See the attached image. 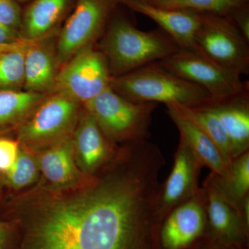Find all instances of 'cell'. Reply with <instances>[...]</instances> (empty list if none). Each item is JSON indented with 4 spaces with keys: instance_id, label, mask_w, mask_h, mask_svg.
Returning a JSON list of instances; mask_svg holds the SVG:
<instances>
[{
    "instance_id": "cell-10",
    "label": "cell",
    "mask_w": 249,
    "mask_h": 249,
    "mask_svg": "<svg viewBox=\"0 0 249 249\" xmlns=\"http://www.w3.org/2000/svg\"><path fill=\"white\" fill-rule=\"evenodd\" d=\"M202 168L188 145L179 139L173 168L164 182L160 183L157 196L155 213L160 225L172 210L200 191L198 181Z\"/></svg>"
},
{
    "instance_id": "cell-2",
    "label": "cell",
    "mask_w": 249,
    "mask_h": 249,
    "mask_svg": "<svg viewBox=\"0 0 249 249\" xmlns=\"http://www.w3.org/2000/svg\"><path fill=\"white\" fill-rule=\"evenodd\" d=\"M101 48L112 78L123 76L156 61H161L180 49L163 31H144L124 17H111Z\"/></svg>"
},
{
    "instance_id": "cell-26",
    "label": "cell",
    "mask_w": 249,
    "mask_h": 249,
    "mask_svg": "<svg viewBox=\"0 0 249 249\" xmlns=\"http://www.w3.org/2000/svg\"><path fill=\"white\" fill-rule=\"evenodd\" d=\"M22 11L16 0H0V23L20 32Z\"/></svg>"
},
{
    "instance_id": "cell-30",
    "label": "cell",
    "mask_w": 249,
    "mask_h": 249,
    "mask_svg": "<svg viewBox=\"0 0 249 249\" xmlns=\"http://www.w3.org/2000/svg\"><path fill=\"white\" fill-rule=\"evenodd\" d=\"M30 42V40L23 39L22 40L11 43H0V53L25 48Z\"/></svg>"
},
{
    "instance_id": "cell-15",
    "label": "cell",
    "mask_w": 249,
    "mask_h": 249,
    "mask_svg": "<svg viewBox=\"0 0 249 249\" xmlns=\"http://www.w3.org/2000/svg\"><path fill=\"white\" fill-rule=\"evenodd\" d=\"M58 65L55 46L47 37L31 41L24 53V89L43 94L53 92Z\"/></svg>"
},
{
    "instance_id": "cell-25",
    "label": "cell",
    "mask_w": 249,
    "mask_h": 249,
    "mask_svg": "<svg viewBox=\"0 0 249 249\" xmlns=\"http://www.w3.org/2000/svg\"><path fill=\"white\" fill-rule=\"evenodd\" d=\"M249 0H177L171 9L229 17L235 10L249 4Z\"/></svg>"
},
{
    "instance_id": "cell-3",
    "label": "cell",
    "mask_w": 249,
    "mask_h": 249,
    "mask_svg": "<svg viewBox=\"0 0 249 249\" xmlns=\"http://www.w3.org/2000/svg\"><path fill=\"white\" fill-rule=\"evenodd\" d=\"M110 87L119 94L136 102L197 107L212 101L209 93L201 87L174 74L158 62L111 78Z\"/></svg>"
},
{
    "instance_id": "cell-24",
    "label": "cell",
    "mask_w": 249,
    "mask_h": 249,
    "mask_svg": "<svg viewBox=\"0 0 249 249\" xmlns=\"http://www.w3.org/2000/svg\"><path fill=\"white\" fill-rule=\"evenodd\" d=\"M37 160L29 150L20 148L14 164L5 173L6 182L14 189L25 188L36 181L38 176Z\"/></svg>"
},
{
    "instance_id": "cell-18",
    "label": "cell",
    "mask_w": 249,
    "mask_h": 249,
    "mask_svg": "<svg viewBox=\"0 0 249 249\" xmlns=\"http://www.w3.org/2000/svg\"><path fill=\"white\" fill-rule=\"evenodd\" d=\"M75 2L76 0H32L22 11L23 38L35 41L52 35L73 9Z\"/></svg>"
},
{
    "instance_id": "cell-8",
    "label": "cell",
    "mask_w": 249,
    "mask_h": 249,
    "mask_svg": "<svg viewBox=\"0 0 249 249\" xmlns=\"http://www.w3.org/2000/svg\"><path fill=\"white\" fill-rule=\"evenodd\" d=\"M196 43L201 53L238 74H248L249 42L229 18L201 14Z\"/></svg>"
},
{
    "instance_id": "cell-33",
    "label": "cell",
    "mask_w": 249,
    "mask_h": 249,
    "mask_svg": "<svg viewBox=\"0 0 249 249\" xmlns=\"http://www.w3.org/2000/svg\"><path fill=\"white\" fill-rule=\"evenodd\" d=\"M229 248H231V247H225V246L217 245V247H214L213 249H229Z\"/></svg>"
},
{
    "instance_id": "cell-35",
    "label": "cell",
    "mask_w": 249,
    "mask_h": 249,
    "mask_svg": "<svg viewBox=\"0 0 249 249\" xmlns=\"http://www.w3.org/2000/svg\"><path fill=\"white\" fill-rule=\"evenodd\" d=\"M18 2H26V1H32V0H16Z\"/></svg>"
},
{
    "instance_id": "cell-14",
    "label": "cell",
    "mask_w": 249,
    "mask_h": 249,
    "mask_svg": "<svg viewBox=\"0 0 249 249\" xmlns=\"http://www.w3.org/2000/svg\"><path fill=\"white\" fill-rule=\"evenodd\" d=\"M119 3L155 21L180 49L200 53L196 43V34L201 26L199 13L165 9L140 0H119Z\"/></svg>"
},
{
    "instance_id": "cell-12",
    "label": "cell",
    "mask_w": 249,
    "mask_h": 249,
    "mask_svg": "<svg viewBox=\"0 0 249 249\" xmlns=\"http://www.w3.org/2000/svg\"><path fill=\"white\" fill-rule=\"evenodd\" d=\"M207 224L217 245L240 248L247 239L249 224L240 211L228 203L210 185L203 184Z\"/></svg>"
},
{
    "instance_id": "cell-22",
    "label": "cell",
    "mask_w": 249,
    "mask_h": 249,
    "mask_svg": "<svg viewBox=\"0 0 249 249\" xmlns=\"http://www.w3.org/2000/svg\"><path fill=\"white\" fill-rule=\"evenodd\" d=\"M174 105L183 115L202 129L217 147L226 163L230 165L232 160L230 143L222 123L217 116L205 106L191 107Z\"/></svg>"
},
{
    "instance_id": "cell-17",
    "label": "cell",
    "mask_w": 249,
    "mask_h": 249,
    "mask_svg": "<svg viewBox=\"0 0 249 249\" xmlns=\"http://www.w3.org/2000/svg\"><path fill=\"white\" fill-rule=\"evenodd\" d=\"M165 106L167 114L178 129L180 139L188 145L203 168H209L211 173L216 175L225 173L229 165L224 161L213 142L202 129L183 115L175 105Z\"/></svg>"
},
{
    "instance_id": "cell-29",
    "label": "cell",
    "mask_w": 249,
    "mask_h": 249,
    "mask_svg": "<svg viewBox=\"0 0 249 249\" xmlns=\"http://www.w3.org/2000/svg\"><path fill=\"white\" fill-rule=\"evenodd\" d=\"M23 39L20 32L0 23V43H11Z\"/></svg>"
},
{
    "instance_id": "cell-23",
    "label": "cell",
    "mask_w": 249,
    "mask_h": 249,
    "mask_svg": "<svg viewBox=\"0 0 249 249\" xmlns=\"http://www.w3.org/2000/svg\"><path fill=\"white\" fill-rule=\"evenodd\" d=\"M27 47L0 53V91L24 88V53Z\"/></svg>"
},
{
    "instance_id": "cell-27",
    "label": "cell",
    "mask_w": 249,
    "mask_h": 249,
    "mask_svg": "<svg viewBox=\"0 0 249 249\" xmlns=\"http://www.w3.org/2000/svg\"><path fill=\"white\" fill-rule=\"evenodd\" d=\"M19 148V142L9 139L0 138V172L7 173L14 164Z\"/></svg>"
},
{
    "instance_id": "cell-16",
    "label": "cell",
    "mask_w": 249,
    "mask_h": 249,
    "mask_svg": "<svg viewBox=\"0 0 249 249\" xmlns=\"http://www.w3.org/2000/svg\"><path fill=\"white\" fill-rule=\"evenodd\" d=\"M222 123L230 143L232 160L249 151V93L204 106Z\"/></svg>"
},
{
    "instance_id": "cell-9",
    "label": "cell",
    "mask_w": 249,
    "mask_h": 249,
    "mask_svg": "<svg viewBox=\"0 0 249 249\" xmlns=\"http://www.w3.org/2000/svg\"><path fill=\"white\" fill-rule=\"evenodd\" d=\"M111 78L104 54L89 47L64 64L57 75L54 91L85 104L109 88Z\"/></svg>"
},
{
    "instance_id": "cell-31",
    "label": "cell",
    "mask_w": 249,
    "mask_h": 249,
    "mask_svg": "<svg viewBox=\"0 0 249 249\" xmlns=\"http://www.w3.org/2000/svg\"><path fill=\"white\" fill-rule=\"evenodd\" d=\"M9 231L6 224L0 221V249H6Z\"/></svg>"
},
{
    "instance_id": "cell-21",
    "label": "cell",
    "mask_w": 249,
    "mask_h": 249,
    "mask_svg": "<svg viewBox=\"0 0 249 249\" xmlns=\"http://www.w3.org/2000/svg\"><path fill=\"white\" fill-rule=\"evenodd\" d=\"M47 96L24 89L0 91V129L22 124Z\"/></svg>"
},
{
    "instance_id": "cell-34",
    "label": "cell",
    "mask_w": 249,
    "mask_h": 249,
    "mask_svg": "<svg viewBox=\"0 0 249 249\" xmlns=\"http://www.w3.org/2000/svg\"><path fill=\"white\" fill-rule=\"evenodd\" d=\"M140 1H144V2L148 3V4L155 5V6H156L155 0H140Z\"/></svg>"
},
{
    "instance_id": "cell-4",
    "label": "cell",
    "mask_w": 249,
    "mask_h": 249,
    "mask_svg": "<svg viewBox=\"0 0 249 249\" xmlns=\"http://www.w3.org/2000/svg\"><path fill=\"white\" fill-rule=\"evenodd\" d=\"M84 105L109 140L129 142L148 139L158 104L131 101L109 87Z\"/></svg>"
},
{
    "instance_id": "cell-1",
    "label": "cell",
    "mask_w": 249,
    "mask_h": 249,
    "mask_svg": "<svg viewBox=\"0 0 249 249\" xmlns=\"http://www.w3.org/2000/svg\"><path fill=\"white\" fill-rule=\"evenodd\" d=\"M165 165L156 144H126L80 194L42 206L24 249H155Z\"/></svg>"
},
{
    "instance_id": "cell-13",
    "label": "cell",
    "mask_w": 249,
    "mask_h": 249,
    "mask_svg": "<svg viewBox=\"0 0 249 249\" xmlns=\"http://www.w3.org/2000/svg\"><path fill=\"white\" fill-rule=\"evenodd\" d=\"M72 142L77 166L89 176L106 166L116 155L114 142L103 134L86 109L76 124Z\"/></svg>"
},
{
    "instance_id": "cell-20",
    "label": "cell",
    "mask_w": 249,
    "mask_h": 249,
    "mask_svg": "<svg viewBox=\"0 0 249 249\" xmlns=\"http://www.w3.org/2000/svg\"><path fill=\"white\" fill-rule=\"evenodd\" d=\"M204 183L212 187L245 217L244 205L249 199V151L234 159L222 175L210 173Z\"/></svg>"
},
{
    "instance_id": "cell-7",
    "label": "cell",
    "mask_w": 249,
    "mask_h": 249,
    "mask_svg": "<svg viewBox=\"0 0 249 249\" xmlns=\"http://www.w3.org/2000/svg\"><path fill=\"white\" fill-rule=\"evenodd\" d=\"M119 0H76L55 45L58 65L89 47L107 29Z\"/></svg>"
},
{
    "instance_id": "cell-6",
    "label": "cell",
    "mask_w": 249,
    "mask_h": 249,
    "mask_svg": "<svg viewBox=\"0 0 249 249\" xmlns=\"http://www.w3.org/2000/svg\"><path fill=\"white\" fill-rule=\"evenodd\" d=\"M159 65L206 90L211 102L224 101L247 92L241 75L224 68L206 55L179 49Z\"/></svg>"
},
{
    "instance_id": "cell-5",
    "label": "cell",
    "mask_w": 249,
    "mask_h": 249,
    "mask_svg": "<svg viewBox=\"0 0 249 249\" xmlns=\"http://www.w3.org/2000/svg\"><path fill=\"white\" fill-rule=\"evenodd\" d=\"M78 107L79 103L54 91L19 124V142L27 150H44L72 137L78 124Z\"/></svg>"
},
{
    "instance_id": "cell-19",
    "label": "cell",
    "mask_w": 249,
    "mask_h": 249,
    "mask_svg": "<svg viewBox=\"0 0 249 249\" xmlns=\"http://www.w3.org/2000/svg\"><path fill=\"white\" fill-rule=\"evenodd\" d=\"M37 162L44 178L53 188H69L79 180L72 137L42 150Z\"/></svg>"
},
{
    "instance_id": "cell-28",
    "label": "cell",
    "mask_w": 249,
    "mask_h": 249,
    "mask_svg": "<svg viewBox=\"0 0 249 249\" xmlns=\"http://www.w3.org/2000/svg\"><path fill=\"white\" fill-rule=\"evenodd\" d=\"M245 40L249 42V4L235 10L229 16Z\"/></svg>"
},
{
    "instance_id": "cell-11",
    "label": "cell",
    "mask_w": 249,
    "mask_h": 249,
    "mask_svg": "<svg viewBox=\"0 0 249 249\" xmlns=\"http://www.w3.org/2000/svg\"><path fill=\"white\" fill-rule=\"evenodd\" d=\"M204 193H199L178 205L167 214L160 224L159 239L162 249H186L206 231Z\"/></svg>"
},
{
    "instance_id": "cell-32",
    "label": "cell",
    "mask_w": 249,
    "mask_h": 249,
    "mask_svg": "<svg viewBox=\"0 0 249 249\" xmlns=\"http://www.w3.org/2000/svg\"><path fill=\"white\" fill-rule=\"evenodd\" d=\"M156 6L160 7L165 8V9H171L174 3L177 0H155Z\"/></svg>"
}]
</instances>
